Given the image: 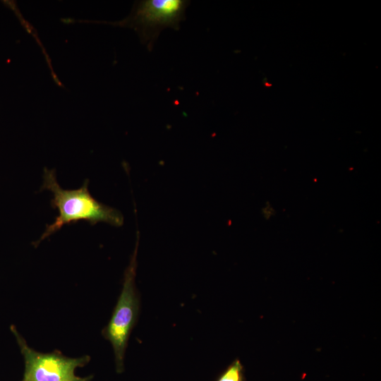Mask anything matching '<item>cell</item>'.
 Returning a JSON list of instances; mask_svg holds the SVG:
<instances>
[{
  "label": "cell",
  "instance_id": "3",
  "mask_svg": "<svg viewBox=\"0 0 381 381\" xmlns=\"http://www.w3.org/2000/svg\"><path fill=\"white\" fill-rule=\"evenodd\" d=\"M11 329L24 358L23 381H89V377L75 374L77 368L89 362V356L68 358L59 353L37 352L27 344L14 326Z\"/></svg>",
  "mask_w": 381,
  "mask_h": 381
},
{
  "label": "cell",
  "instance_id": "4",
  "mask_svg": "<svg viewBox=\"0 0 381 381\" xmlns=\"http://www.w3.org/2000/svg\"><path fill=\"white\" fill-rule=\"evenodd\" d=\"M190 4L185 0H145L138 4L134 13L125 21L138 31L150 50L159 33L166 28L179 30Z\"/></svg>",
  "mask_w": 381,
  "mask_h": 381
},
{
  "label": "cell",
  "instance_id": "2",
  "mask_svg": "<svg viewBox=\"0 0 381 381\" xmlns=\"http://www.w3.org/2000/svg\"><path fill=\"white\" fill-rule=\"evenodd\" d=\"M136 246L127 267L123 288L108 325L102 334L114 349L117 373L123 370V361L128 340L139 314L140 298L135 285L136 271Z\"/></svg>",
  "mask_w": 381,
  "mask_h": 381
},
{
  "label": "cell",
  "instance_id": "5",
  "mask_svg": "<svg viewBox=\"0 0 381 381\" xmlns=\"http://www.w3.org/2000/svg\"><path fill=\"white\" fill-rule=\"evenodd\" d=\"M243 368L238 359L235 360L217 381H243Z\"/></svg>",
  "mask_w": 381,
  "mask_h": 381
},
{
  "label": "cell",
  "instance_id": "1",
  "mask_svg": "<svg viewBox=\"0 0 381 381\" xmlns=\"http://www.w3.org/2000/svg\"><path fill=\"white\" fill-rule=\"evenodd\" d=\"M42 189L53 193L52 206L58 210L59 215L55 221L47 225L38 245L42 240L59 231L63 226L85 220L91 224L99 222L119 226L122 224V215L116 210L103 205L95 200L88 190V180L78 189L65 190L56 181L54 170L44 169Z\"/></svg>",
  "mask_w": 381,
  "mask_h": 381
}]
</instances>
